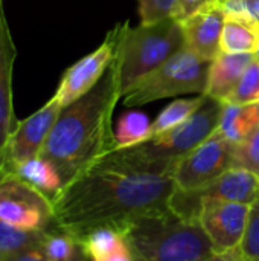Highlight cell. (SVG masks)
I'll list each match as a JSON object with an SVG mask.
<instances>
[{
	"instance_id": "1",
	"label": "cell",
	"mask_w": 259,
	"mask_h": 261,
	"mask_svg": "<svg viewBox=\"0 0 259 261\" xmlns=\"http://www.w3.org/2000/svg\"><path fill=\"white\" fill-rule=\"evenodd\" d=\"M176 165L114 148L63 187L52 200L53 226L79 240L93 229L122 231L133 219L171 210Z\"/></svg>"
},
{
	"instance_id": "2",
	"label": "cell",
	"mask_w": 259,
	"mask_h": 261,
	"mask_svg": "<svg viewBox=\"0 0 259 261\" xmlns=\"http://www.w3.org/2000/svg\"><path fill=\"white\" fill-rule=\"evenodd\" d=\"M121 98L111 61L89 93L61 109L41 156L56 168L64 185L114 150L113 113Z\"/></svg>"
},
{
	"instance_id": "3",
	"label": "cell",
	"mask_w": 259,
	"mask_h": 261,
	"mask_svg": "<svg viewBox=\"0 0 259 261\" xmlns=\"http://www.w3.org/2000/svg\"><path fill=\"white\" fill-rule=\"evenodd\" d=\"M108 35L114 44L113 66L122 98L139 81L185 47L182 24L174 17L140 23L139 26H130L125 21L114 26Z\"/></svg>"
},
{
	"instance_id": "4",
	"label": "cell",
	"mask_w": 259,
	"mask_h": 261,
	"mask_svg": "<svg viewBox=\"0 0 259 261\" xmlns=\"http://www.w3.org/2000/svg\"><path fill=\"white\" fill-rule=\"evenodd\" d=\"M122 232L142 261H202L215 252L198 220L182 217L172 210L133 219Z\"/></svg>"
},
{
	"instance_id": "5",
	"label": "cell",
	"mask_w": 259,
	"mask_h": 261,
	"mask_svg": "<svg viewBox=\"0 0 259 261\" xmlns=\"http://www.w3.org/2000/svg\"><path fill=\"white\" fill-rule=\"evenodd\" d=\"M211 63L188 47H183L139 81L124 96V106L139 107L185 93L205 95Z\"/></svg>"
},
{
	"instance_id": "6",
	"label": "cell",
	"mask_w": 259,
	"mask_h": 261,
	"mask_svg": "<svg viewBox=\"0 0 259 261\" xmlns=\"http://www.w3.org/2000/svg\"><path fill=\"white\" fill-rule=\"evenodd\" d=\"M221 112L223 102L205 95L203 104L188 121L127 150L147 162L177 164L218 128Z\"/></svg>"
},
{
	"instance_id": "7",
	"label": "cell",
	"mask_w": 259,
	"mask_h": 261,
	"mask_svg": "<svg viewBox=\"0 0 259 261\" xmlns=\"http://www.w3.org/2000/svg\"><path fill=\"white\" fill-rule=\"evenodd\" d=\"M0 222L24 231L53 228L52 200L12 173L0 176Z\"/></svg>"
},
{
	"instance_id": "8",
	"label": "cell",
	"mask_w": 259,
	"mask_h": 261,
	"mask_svg": "<svg viewBox=\"0 0 259 261\" xmlns=\"http://www.w3.org/2000/svg\"><path fill=\"white\" fill-rule=\"evenodd\" d=\"M235 144L215 130L205 142L182 158L174 168V182L180 191H195L234 167Z\"/></svg>"
},
{
	"instance_id": "9",
	"label": "cell",
	"mask_w": 259,
	"mask_h": 261,
	"mask_svg": "<svg viewBox=\"0 0 259 261\" xmlns=\"http://www.w3.org/2000/svg\"><path fill=\"white\" fill-rule=\"evenodd\" d=\"M250 205L237 202L206 200L198 213V223L215 252H238L246 234Z\"/></svg>"
},
{
	"instance_id": "10",
	"label": "cell",
	"mask_w": 259,
	"mask_h": 261,
	"mask_svg": "<svg viewBox=\"0 0 259 261\" xmlns=\"http://www.w3.org/2000/svg\"><path fill=\"white\" fill-rule=\"evenodd\" d=\"M61 109L63 106L56 99L50 98L41 109L18 121L6 145L3 174L9 173L12 167L21 162L41 156L44 144L56 122Z\"/></svg>"
},
{
	"instance_id": "11",
	"label": "cell",
	"mask_w": 259,
	"mask_h": 261,
	"mask_svg": "<svg viewBox=\"0 0 259 261\" xmlns=\"http://www.w3.org/2000/svg\"><path fill=\"white\" fill-rule=\"evenodd\" d=\"M113 55L114 44L111 37L107 34L104 43L98 49L66 69L52 98L66 107L89 93L110 67Z\"/></svg>"
},
{
	"instance_id": "12",
	"label": "cell",
	"mask_w": 259,
	"mask_h": 261,
	"mask_svg": "<svg viewBox=\"0 0 259 261\" xmlns=\"http://www.w3.org/2000/svg\"><path fill=\"white\" fill-rule=\"evenodd\" d=\"M17 47L3 12V5L0 3V176L5 173L8 141L18 124L12 101V72Z\"/></svg>"
},
{
	"instance_id": "13",
	"label": "cell",
	"mask_w": 259,
	"mask_h": 261,
	"mask_svg": "<svg viewBox=\"0 0 259 261\" xmlns=\"http://www.w3.org/2000/svg\"><path fill=\"white\" fill-rule=\"evenodd\" d=\"M224 20L226 14L223 3L208 5L182 20L180 24L185 35V47L205 60L214 61L221 52L220 40Z\"/></svg>"
},
{
	"instance_id": "14",
	"label": "cell",
	"mask_w": 259,
	"mask_h": 261,
	"mask_svg": "<svg viewBox=\"0 0 259 261\" xmlns=\"http://www.w3.org/2000/svg\"><path fill=\"white\" fill-rule=\"evenodd\" d=\"M253 60L255 54L220 52L218 57L211 63L205 95L221 102L226 101Z\"/></svg>"
},
{
	"instance_id": "15",
	"label": "cell",
	"mask_w": 259,
	"mask_h": 261,
	"mask_svg": "<svg viewBox=\"0 0 259 261\" xmlns=\"http://www.w3.org/2000/svg\"><path fill=\"white\" fill-rule=\"evenodd\" d=\"M259 127V102L231 104L223 102L218 132L232 144H241Z\"/></svg>"
},
{
	"instance_id": "16",
	"label": "cell",
	"mask_w": 259,
	"mask_h": 261,
	"mask_svg": "<svg viewBox=\"0 0 259 261\" xmlns=\"http://www.w3.org/2000/svg\"><path fill=\"white\" fill-rule=\"evenodd\" d=\"M9 173L18 176L20 179L46 194L50 200H53L64 187V182L56 168L43 156L21 162L12 167Z\"/></svg>"
},
{
	"instance_id": "17",
	"label": "cell",
	"mask_w": 259,
	"mask_h": 261,
	"mask_svg": "<svg viewBox=\"0 0 259 261\" xmlns=\"http://www.w3.org/2000/svg\"><path fill=\"white\" fill-rule=\"evenodd\" d=\"M259 47V23L255 20L226 17L220 49L226 54H256Z\"/></svg>"
},
{
	"instance_id": "18",
	"label": "cell",
	"mask_w": 259,
	"mask_h": 261,
	"mask_svg": "<svg viewBox=\"0 0 259 261\" xmlns=\"http://www.w3.org/2000/svg\"><path fill=\"white\" fill-rule=\"evenodd\" d=\"M153 121L142 112L121 115L114 127V148H128L151 139Z\"/></svg>"
},
{
	"instance_id": "19",
	"label": "cell",
	"mask_w": 259,
	"mask_h": 261,
	"mask_svg": "<svg viewBox=\"0 0 259 261\" xmlns=\"http://www.w3.org/2000/svg\"><path fill=\"white\" fill-rule=\"evenodd\" d=\"M79 245L87 257L92 261H98L108 257L114 251H118L122 245L127 243L124 232L113 226H102L90 231L84 237H81Z\"/></svg>"
},
{
	"instance_id": "20",
	"label": "cell",
	"mask_w": 259,
	"mask_h": 261,
	"mask_svg": "<svg viewBox=\"0 0 259 261\" xmlns=\"http://www.w3.org/2000/svg\"><path fill=\"white\" fill-rule=\"evenodd\" d=\"M203 101H205V95H198L197 98H189V99L182 98V99L172 101L153 121L151 138L166 133L172 128H176L177 125L183 124L185 121H188L198 110V107L203 104Z\"/></svg>"
},
{
	"instance_id": "21",
	"label": "cell",
	"mask_w": 259,
	"mask_h": 261,
	"mask_svg": "<svg viewBox=\"0 0 259 261\" xmlns=\"http://www.w3.org/2000/svg\"><path fill=\"white\" fill-rule=\"evenodd\" d=\"M41 248L50 261H70L78 252L79 242L69 232L53 226L43 232Z\"/></svg>"
},
{
	"instance_id": "22",
	"label": "cell",
	"mask_w": 259,
	"mask_h": 261,
	"mask_svg": "<svg viewBox=\"0 0 259 261\" xmlns=\"http://www.w3.org/2000/svg\"><path fill=\"white\" fill-rule=\"evenodd\" d=\"M43 232L17 229L0 222V258L23 251L29 246L38 245L41 242Z\"/></svg>"
},
{
	"instance_id": "23",
	"label": "cell",
	"mask_w": 259,
	"mask_h": 261,
	"mask_svg": "<svg viewBox=\"0 0 259 261\" xmlns=\"http://www.w3.org/2000/svg\"><path fill=\"white\" fill-rule=\"evenodd\" d=\"M231 104H256L259 102V63L256 58L250 63L231 96L223 101Z\"/></svg>"
},
{
	"instance_id": "24",
	"label": "cell",
	"mask_w": 259,
	"mask_h": 261,
	"mask_svg": "<svg viewBox=\"0 0 259 261\" xmlns=\"http://www.w3.org/2000/svg\"><path fill=\"white\" fill-rule=\"evenodd\" d=\"M238 252L243 261H259V196L250 205L246 234Z\"/></svg>"
},
{
	"instance_id": "25",
	"label": "cell",
	"mask_w": 259,
	"mask_h": 261,
	"mask_svg": "<svg viewBox=\"0 0 259 261\" xmlns=\"http://www.w3.org/2000/svg\"><path fill=\"white\" fill-rule=\"evenodd\" d=\"M234 167L247 170L259 177V127L241 144L235 145Z\"/></svg>"
},
{
	"instance_id": "26",
	"label": "cell",
	"mask_w": 259,
	"mask_h": 261,
	"mask_svg": "<svg viewBox=\"0 0 259 261\" xmlns=\"http://www.w3.org/2000/svg\"><path fill=\"white\" fill-rule=\"evenodd\" d=\"M140 23H154L176 15L177 0H137Z\"/></svg>"
},
{
	"instance_id": "27",
	"label": "cell",
	"mask_w": 259,
	"mask_h": 261,
	"mask_svg": "<svg viewBox=\"0 0 259 261\" xmlns=\"http://www.w3.org/2000/svg\"><path fill=\"white\" fill-rule=\"evenodd\" d=\"M215 3H223V0H177V11H176L174 18L182 21L191 14L197 12L198 9L208 5H215Z\"/></svg>"
},
{
	"instance_id": "28",
	"label": "cell",
	"mask_w": 259,
	"mask_h": 261,
	"mask_svg": "<svg viewBox=\"0 0 259 261\" xmlns=\"http://www.w3.org/2000/svg\"><path fill=\"white\" fill-rule=\"evenodd\" d=\"M0 261H50L47 258V255L44 254L43 248H41V242L38 245L29 246L23 251H18L15 254H11L8 257L0 258Z\"/></svg>"
},
{
	"instance_id": "29",
	"label": "cell",
	"mask_w": 259,
	"mask_h": 261,
	"mask_svg": "<svg viewBox=\"0 0 259 261\" xmlns=\"http://www.w3.org/2000/svg\"><path fill=\"white\" fill-rule=\"evenodd\" d=\"M223 9L226 17H234V18H244V20H252L247 11L246 0H223Z\"/></svg>"
},
{
	"instance_id": "30",
	"label": "cell",
	"mask_w": 259,
	"mask_h": 261,
	"mask_svg": "<svg viewBox=\"0 0 259 261\" xmlns=\"http://www.w3.org/2000/svg\"><path fill=\"white\" fill-rule=\"evenodd\" d=\"M98 261H137L134 252L131 251V248L128 246V243L122 245L118 251H114L113 254H110L108 257Z\"/></svg>"
},
{
	"instance_id": "31",
	"label": "cell",
	"mask_w": 259,
	"mask_h": 261,
	"mask_svg": "<svg viewBox=\"0 0 259 261\" xmlns=\"http://www.w3.org/2000/svg\"><path fill=\"white\" fill-rule=\"evenodd\" d=\"M202 261H243L240 257V252H227V254H220V252H214L212 255L206 257Z\"/></svg>"
},
{
	"instance_id": "32",
	"label": "cell",
	"mask_w": 259,
	"mask_h": 261,
	"mask_svg": "<svg viewBox=\"0 0 259 261\" xmlns=\"http://www.w3.org/2000/svg\"><path fill=\"white\" fill-rule=\"evenodd\" d=\"M246 5H247V11L252 20L259 23V0H246Z\"/></svg>"
},
{
	"instance_id": "33",
	"label": "cell",
	"mask_w": 259,
	"mask_h": 261,
	"mask_svg": "<svg viewBox=\"0 0 259 261\" xmlns=\"http://www.w3.org/2000/svg\"><path fill=\"white\" fill-rule=\"evenodd\" d=\"M70 261H92L89 257H87V254L82 251V248H81V245H79V248H78V252L75 254V257L72 258Z\"/></svg>"
},
{
	"instance_id": "34",
	"label": "cell",
	"mask_w": 259,
	"mask_h": 261,
	"mask_svg": "<svg viewBox=\"0 0 259 261\" xmlns=\"http://www.w3.org/2000/svg\"><path fill=\"white\" fill-rule=\"evenodd\" d=\"M255 58H256V61L259 63V47H258V50H256V54H255Z\"/></svg>"
},
{
	"instance_id": "35",
	"label": "cell",
	"mask_w": 259,
	"mask_h": 261,
	"mask_svg": "<svg viewBox=\"0 0 259 261\" xmlns=\"http://www.w3.org/2000/svg\"><path fill=\"white\" fill-rule=\"evenodd\" d=\"M136 258H137V257H136ZM137 261H142V260H139V258H137Z\"/></svg>"
},
{
	"instance_id": "36",
	"label": "cell",
	"mask_w": 259,
	"mask_h": 261,
	"mask_svg": "<svg viewBox=\"0 0 259 261\" xmlns=\"http://www.w3.org/2000/svg\"><path fill=\"white\" fill-rule=\"evenodd\" d=\"M2 2H3V0H0V3H2Z\"/></svg>"
}]
</instances>
